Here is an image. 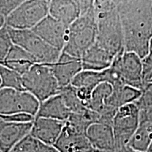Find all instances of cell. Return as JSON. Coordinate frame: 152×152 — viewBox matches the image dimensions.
Segmentation results:
<instances>
[{
    "label": "cell",
    "mask_w": 152,
    "mask_h": 152,
    "mask_svg": "<svg viewBox=\"0 0 152 152\" xmlns=\"http://www.w3.org/2000/svg\"><path fill=\"white\" fill-rule=\"evenodd\" d=\"M118 11L125 50L135 53L143 59L152 38V0H121Z\"/></svg>",
    "instance_id": "obj_1"
},
{
    "label": "cell",
    "mask_w": 152,
    "mask_h": 152,
    "mask_svg": "<svg viewBox=\"0 0 152 152\" xmlns=\"http://www.w3.org/2000/svg\"><path fill=\"white\" fill-rule=\"evenodd\" d=\"M97 23L94 8L81 15L68 27L63 52L81 58L96 41Z\"/></svg>",
    "instance_id": "obj_2"
},
{
    "label": "cell",
    "mask_w": 152,
    "mask_h": 152,
    "mask_svg": "<svg viewBox=\"0 0 152 152\" xmlns=\"http://www.w3.org/2000/svg\"><path fill=\"white\" fill-rule=\"evenodd\" d=\"M96 41L115 58L125 50L122 23L117 9L96 13Z\"/></svg>",
    "instance_id": "obj_3"
},
{
    "label": "cell",
    "mask_w": 152,
    "mask_h": 152,
    "mask_svg": "<svg viewBox=\"0 0 152 152\" xmlns=\"http://www.w3.org/2000/svg\"><path fill=\"white\" fill-rule=\"evenodd\" d=\"M23 83L25 90L31 93L40 103L59 94L61 90L51 64H35L23 75Z\"/></svg>",
    "instance_id": "obj_4"
},
{
    "label": "cell",
    "mask_w": 152,
    "mask_h": 152,
    "mask_svg": "<svg viewBox=\"0 0 152 152\" xmlns=\"http://www.w3.org/2000/svg\"><path fill=\"white\" fill-rule=\"evenodd\" d=\"M7 28L14 45L30 53L38 64H53L59 58L62 52L47 44L32 30Z\"/></svg>",
    "instance_id": "obj_5"
},
{
    "label": "cell",
    "mask_w": 152,
    "mask_h": 152,
    "mask_svg": "<svg viewBox=\"0 0 152 152\" xmlns=\"http://www.w3.org/2000/svg\"><path fill=\"white\" fill-rule=\"evenodd\" d=\"M49 0H26L6 18V26L16 30H32L49 15Z\"/></svg>",
    "instance_id": "obj_6"
},
{
    "label": "cell",
    "mask_w": 152,
    "mask_h": 152,
    "mask_svg": "<svg viewBox=\"0 0 152 152\" xmlns=\"http://www.w3.org/2000/svg\"><path fill=\"white\" fill-rule=\"evenodd\" d=\"M110 68L125 85L140 90L145 86L142 59L135 53L124 50L115 56Z\"/></svg>",
    "instance_id": "obj_7"
},
{
    "label": "cell",
    "mask_w": 152,
    "mask_h": 152,
    "mask_svg": "<svg viewBox=\"0 0 152 152\" xmlns=\"http://www.w3.org/2000/svg\"><path fill=\"white\" fill-rule=\"evenodd\" d=\"M140 125V110L134 103L127 104L117 110L112 123L117 149L121 151L128 146Z\"/></svg>",
    "instance_id": "obj_8"
},
{
    "label": "cell",
    "mask_w": 152,
    "mask_h": 152,
    "mask_svg": "<svg viewBox=\"0 0 152 152\" xmlns=\"http://www.w3.org/2000/svg\"><path fill=\"white\" fill-rule=\"evenodd\" d=\"M39 106V100L28 91L0 90V115L23 113L36 117Z\"/></svg>",
    "instance_id": "obj_9"
},
{
    "label": "cell",
    "mask_w": 152,
    "mask_h": 152,
    "mask_svg": "<svg viewBox=\"0 0 152 152\" xmlns=\"http://www.w3.org/2000/svg\"><path fill=\"white\" fill-rule=\"evenodd\" d=\"M68 27L48 15L32 30L49 45L63 52L67 39Z\"/></svg>",
    "instance_id": "obj_10"
},
{
    "label": "cell",
    "mask_w": 152,
    "mask_h": 152,
    "mask_svg": "<svg viewBox=\"0 0 152 152\" xmlns=\"http://www.w3.org/2000/svg\"><path fill=\"white\" fill-rule=\"evenodd\" d=\"M86 136L92 149L95 151H118L111 125L104 123H93L87 128Z\"/></svg>",
    "instance_id": "obj_11"
},
{
    "label": "cell",
    "mask_w": 152,
    "mask_h": 152,
    "mask_svg": "<svg viewBox=\"0 0 152 152\" xmlns=\"http://www.w3.org/2000/svg\"><path fill=\"white\" fill-rule=\"evenodd\" d=\"M51 66L61 88L71 85L76 75L83 70L81 58L64 52L56 62L51 64Z\"/></svg>",
    "instance_id": "obj_12"
},
{
    "label": "cell",
    "mask_w": 152,
    "mask_h": 152,
    "mask_svg": "<svg viewBox=\"0 0 152 152\" xmlns=\"http://www.w3.org/2000/svg\"><path fill=\"white\" fill-rule=\"evenodd\" d=\"M33 122L12 123L0 119V152H9L16 144L30 134Z\"/></svg>",
    "instance_id": "obj_13"
},
{
    "label": "cell",
    "mask_w": 152,
    "mask_h": 152,
    "mask_svg": "<svg viewBox=\"0 0 152 152\" xmlns=\"http://www.w3.org/2000/svg\"><path fill=\"white\" fill-rule=\"evenodd\" d=\"M66 122L58 120L35 118L30 134L44 144L54 146L61 134Z\"/></svg>",
    "instance_id": "obj_14"
},
{
    "label": "cell",
    "mask_w": 152,
    "mask_h": 152,
    "mask_svg": "<svg viewBox=\"0 0 152 152\" xmlns=\"http://www.w3.org/2000/svg\"><path fill=\"white\" fill-rule=\"evenodd\" d=\"M54 147L60 152H90L92 150L86 134L75 130L66 122Z\"/></svg>",
    "instance_id": "obj_15"
},
{
    "label": "cell",
    "mask_w": 152,
    "mask_h": 152,
    "mask_svg": "<svg viewBox=\"0 0 152 152\" xmlns=\"http://www.w3.org/2000/svg\"><path fill=\"white\" fill-rule=\"evenodd\" d=\"M115 57L95 42L81 58L83 69L85 71L101 72L111 66Z\"/></svg>",
    "instance_id": "obj_16"
},
{
    "label": "cell",
    "mask_w": 152,
    "mask_h": 152,
    "mask_svg": "<svg viewBox=\"0 0 152 152\" xmlns=\"http://www.w3.org/2000/svg\"><path fill=\"white\" fill-rule=\"evenodd\" d=\"M35 64L37 62L34 56L16 45L11 47L7 56L1 61V65L18 72L22 75L27 73Z\"/></svg>",
    "instance_id": "obj_17"
},
{
    "label": "cell",
    "mask_w": 152,
    "mask_h": 152,
    "mask_svg": "<svg viewBox=\"0 0 152 152\" xmlns=\"http://www.w3.org/2000/svg\"><path fill=\"white\" fill-rule=\"evenodd\" d=\"M49 15L69 27L80 16V13L74 0H50Z\"/></svg>",
    "instance_id": "obj_18"
},
{
    "label": "cell",
    "mask_w": 152,
    "mask_h": 152,
    "mask_svg": "<svg viewBox=\"0 0 152 152\" xmlns=\"http://www.w3.org/2000/svg\"><path fill=\"white\" fill-rule=\"evenodd\" d=\"M71 113L61 96L58 94L41 102L35 118H46L66 122Z\"/></svg>",
    "instance_id": "obj_19"
},
{
    "label": "cell",
    "mask_w": 152,
    "mask_h": 152,
    "mask_svg": "<svg viewBox=\"0 0 152 152\" xmlns=\"http://www.w3.org/2000/svg\"><path fill=\"white\" fill-rule=\"evenodd\" d=\"M111 86L113 90L106 101V104L116 109L127 104L134 103L142 93V90L123 83H115Z\"/></svg>",
    "instance_id": "obj_20"
},
{
    "label": "cell",
    "mask_w": 152,
    "mask_h": 152,
    "mask_svg": "<svg viewBox=\"0 0 152 152\" xmlns=\"http://www.w3.org/2000/svg\"><path fill=\"white\" fill-rule=\"evenodd\" d=\"M152 142V125L140 123L128 146L134 151L146 152Z\"/></svg>",
    "instance_id": "obj_21"
},
{
    "label": "cell",
    "mask_w": 152,
    "mask_h": 152,
    "mask_svg": "<svg viewBox=\"0 0 152 152\" xmlns=\"http://www.w3.org/2000/svg\"><path fill=\"white\" fill-rule=\"evenodd\" d=\"M104 83L103 71H92L83 70L72 81L71 85L75 88L85 87L94 90L100 83Z\"/></svg>",
    "instance_id": "obj_22"
},
{
    "label": "cell",
    "mask_w": 152,
    "mask_h": 152,
    "mask_svg": "<svg viewBox=\"0 0 152 152\" xmlns=\"http://www.w3.org/2000/svg\"><path fill=\"white\" fill-rule=\"evenodd\" d=\"M0 88H9L24 91L23 75L2 65L0 66Z\"/></svg>",
    "instance_id": "obj_23"
},
{
    "label": "cell",
    "mask_w": 152,
    "mask_h": 152,
    "mask_svg": "<svg viewBox=\"0 0 152 152\" xmlns=\"http://www.w3.org/2000/svg\"><path fill=\"white\" fill-rule=\"evenodd\" d=\"M59 94L71 113H79L87 108L80 100L76 89L71 85L61 88Z\"/></svg>",
    "instance_id": "obj_24"
},
{
    "label": "cell",
    "mask_w": 152,
    "mask_h": 152,
    "mask_svg": "<svg viewBox=\"0 0 152 152\" xmlns=\"http://www.w3.org/2000/svg\"><path fill=\"white\" fill-rule=\"evenodd\" d=\"M39 146V142L30 134L16 144L9 152H37Z\"/></svg>",
    "instance_id": "obj_25"
},
{
    "label": "cell",
    "mask_w": 152,
    "mask_h": 152,
    "mask_svg": "<svg viewBox=\"0 0 152 152\" xmlns=\"http://www.w3.org/2000/svg\"><path fill=\"white\" fill-rule=\"evenodd\" d=\"M14 45L8 28L4 25L0 28V61L4 59Z\"/></svg>",
    "instance_id": "obj_26"
},
{
    "label": "cell",
    "mask_w": 152,
    "mask_h": 152,
    "mask_svg": "<svg viewBox=\"0 0 152 152\" xmlns=\"http://www.w3.org/2000/svg\"><path fill=\"white\" fill-rule=\"evenodd\" d=\"M140 111L152 107V83H149L142 89L140 96L134 102Z\"/></svg>",
    "instance_id": "obj_27"
},
{
    "label": "cell",
    "mask_w": 152,
    "mask_h": 152,
    "mask_svg": "<svg viewBox=\"0 0 152 152\" xmlns=\"http://www.w3.org/2000/svg\"><path fill=\"white\" fill-rule=\"evenodd\" d=\"M26 0H0V16L5 19Z\"/></svg>",
    "instance_id": "obj_28"
},
{
    "label": "cell",
    "mask_w": 152,
    "mask_h": 152,
    "mask_svg": "<svg viewBox=\"0 0 152 152\" xmlns=\"http://www.w3.org/2000/svg\"><path fill=\"white\" fill-rule=\"evenodd\" d=\"M142 65L144 83V85H147L152 79V38L150 41L148 54L142 59Z\"/></svg>",
    "instance_id": "obj_29"
},
{
    "label": "cell",
    "mask_w": 152,
    "mask_h": 152,
    "mask_svg": "<svg viewBox=\"0 0 152 152\" xmlns=\"http://www.w3.org/2000/svg\"><path fill=\"white\" fill-rule=\"evenodd\" d=\"M0 119L7 122L23 123L34 122L35 117L30 114L18 113L10 114V115H0Z\"/></svg>",
    "instance_id": "obj_30"
},
{
    "label": "cell",
    "mask_w": 152,
    "mask_h": 152,
    "mask_svg": "<svg viewBox=\"0 0 152 152\" xmlns=\"http://www.w3.org/2000/svg\"><path fill=\"white\" fill-rule=\"evenodd\" d=\"M74 1L78 7L81 16L94 8V4L96 0H74Z\"/></svg>",
    "instance_id": "obj_31"
},
{
    "label": "cell",
    "mask_w": 152,
    "mask_h": 152,
    "mask_svg": "<svg viewBox=\"0 0 152 152\" xmlns=\"http://www.w3.org/2000/svg\"><path fill=\"white\" fill-rule=\"evenodd\" d=\"M147 123L152 125V107L147 110L140 111V123Z\"/></svg>",
    "instance_id": "obj_32"
},
{
    "label": "cell",
    "mask_w": 152,
    "mask_h": 152,
    "mask_svg": "<svg viewBox=\"0 0 152 152\" xmlns=\"http://www.w3.org/2000/svg\"><path fill=\"white\" fill-rule=\"evenodd\" d=\"M37 152H60L54 146H49L39 142V146Z\"/></svg>",
    "instance_id": "obj_33"
},
{
    "label": "cell",
    "mask_w": 152,
    "mask_h": 152,
    "mask_svg": "<svg viewBox=\"0 0 152 152\" xmlns=\"http://www.w3.org/2000/svg\"><path fill=\"white\" fill-rule=\"evenodd\" d=\"M121 152H139V151H134V150L129 147L128 146H126V147H124L122 150H121Z\"/></svg>",
    "instance_id": "obj_34"
},
{
    "label": "cell",
    "mask_w": 152,
    "mask_h": 152,
    "mask_svg": "<svg viewBox=\"0 0 152 152\" xmlns=\"http://www.w3.org/2000/svg\"><path fill=\"white\" fill-rule=\"evenodd\" d=\"M146 152H152V142L151 144H150V146L149 147V148H148V149L147 150V151Z\"/></svg>",
    "instance_id": "obj_35"
},
{
    "label": "cell",
    "mask_w": 152,
    "mask_h": 152,
    "mask_svg": "<svg viewBox=\"0 0 152 152\" xmlns=\"http://www.w3.org/2000/svg\"><path fill=\"white\" fill-rule=\"evenodd\" d=\"M90 152H99V151H95V150H94V149H92V150H91V151H90Z\"/></svg>",
    "instance_id": "obj_36"
},
{
    "label": "cell",
    "mask_w": 152,
    "mask_h": 152,
    "mask_svg": "<svg viewBox=\"0 0 152 152\" xmlns=\"http://www.w3.org/2000/svg\"><path fill=\"white\" fill-rule=\"evenodd\" d=\"M150 83H152V79L151 80V81H150Z\"/></svg>",
    "instance_id": "obj_37"
},
{
    "label": "cell",
    "mask_w": 152,
    "mask_h": 152,
    "mask_svg": "<svg viewBox=\"0 0 152 152\" xmlns=\"http://www.w3.org/2000/svg\"><path fill=\"white\" fill-rule=\"evenodd\" d=\"M115 152H121V151H115Z\"/></svg>",
    "instance_id": "obj_38"
},
{
    "label": "cell",
    "mask_w": 152,
    "mask_h": 152,
    "mask_svg": "<svg viewBox=\"0 0 152 152\" xmlns=\"http://www.w3.org/2000/svg\"><path fill=\"white\" fill-rule=\"evenodd\" d=\"M49 1H50V0H49Z\"/></svg>",
    "instance_id": "obj_39"
}]
</instances>
